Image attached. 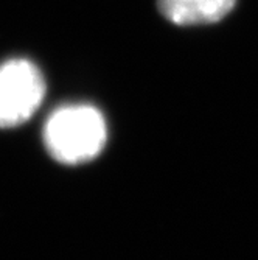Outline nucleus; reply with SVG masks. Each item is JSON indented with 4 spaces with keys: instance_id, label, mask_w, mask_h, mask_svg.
<instances>
[{
    "instance_id": "obj_1",
    "label": "nucleus",
    "mask_w": 258,
    "mask_h": 260,
    "mask_svg": "<svg viewBox=\"0 0 258 260\" xmlns=\"http://www.w3.org/2000/svg\"><path fill=\"white\" fill-rule=\"evenodd\" d=\"M107 128L103 114L90 105H67L45 123L44 144L50 156L67 165L95 159L104 148Z\"/></svg>"
},
{
    "instance_id": "obj_2",
    "label": "nucleus",
    "mask_w": 258,
    "mask_h": 260,
    "mask_svg": "<svg viewBox=\"0 0 258 260\" xmlns=\"http://www.w3.org/2000/svg\"><path fill=\"white\" fill-rule=\"evenodd\" d=\"M45 95V80L28 59L0 64V128L19 126L30 120Z\"/></svg>"
},
{
    "instance_id": "obj_3",
    "label": "nucleus",
    "mask_w": 258,
    "mask_h": 260,
    "mask_svg": "<svg viewBox=\"0 0 258 260\" xmlns=\"http://www.w3.org/2000/svg\"><path fill=\"white\" fill-rule=\"evenodd\" d=\"M237 0H159L160 14L176 25H205L224 19Z\"/></svg>"
}]
</instances>
